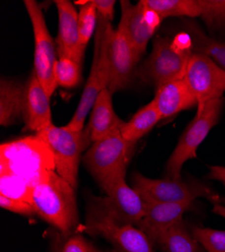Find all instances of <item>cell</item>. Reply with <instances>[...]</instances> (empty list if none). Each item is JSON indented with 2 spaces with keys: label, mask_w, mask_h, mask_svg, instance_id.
Segmentation results:
<instances>
[{
  "label": "cell",
  "mask_w": 225,
  "mask_h": 252,
  "mask_svg": "<svg viewBox=\"0 0 225 252\" xmlns=\"http://www.w3.org/2000/svg\"><path fill=\"white\" fill-rule=\"evenodd\" d=\"M75 191L56 171L48 172L32 191L35 215L63 235L77 232L79 213Z\"/></svg>",
  "instance_id": "1"
},
{
  "label": "cell",
  "mask_w": 225,
  "mask_h": 252,
  "mask_svg": "<svg viewBox=\"0 0 225 252\" xmlns=\"http://www.w3.org/2000/svg\"><path fill=\"white\" fill-rule=\"evenodd\" d=\"M193 53L192 38L185 31L174 36H158L151 55L135 70L134 76L156 88L182 79Z\"/></svg>",
  "instance_id": "2"
},
{
  "label": "cell",
  "mask_w": 225,
  "mask_h": 252,
  "mask_svg": "<svg viewBox=\"0 0 225 252\" xmlns=\"http://www.w3.org/2000/svg\"><path fill=\"white\" fill-rule=\"evenodd\" d=\"M56 171L52 151L37 135L3 142L0 148V176H9L32 189L48 172Z\"/></svg>",
  "instance_id": "3"
},
{
  "label": "cell",
  "mask_w": 225,
  "mask_h": 252,
  "mask_svg": "<svg viewBox=\"0 0 225 252\" xmlns=\"http://www.w3.org/2000/svg\"><path fill=\"white\" fill-rule=\"evenodd\" d=\"M114 32L111 22L98 14L94 55L89 77L77 110L66 125L72 130L80 131L85 128L86 117L90 110H92L98 95L104 89L108 88L110 81V46Z\"/></svg>",
  "instance_id": "4"
},
{
  "label": "cell",
  "mask_w": 225,
  "mask_h": 252,
  "mask_svg": "<svg viewBox=\"0 0 225 252\" xmlns=\"http://www.w3.org/2000/svg\"><path fill=\"white\" fill-rule=\"evenodd\" d=\"M104 198H94L88 210L87 221H108L118 226L136 225L145 215L141 196L121 176L101 188Z\"/></svg>",
  "instance_id": "5"
},
{
  "label": "cell",
  "mask_w": 225,
  "mask_h": 252,
  "mask_svg": "<svg viewBox=\"0 0 225 252\" xmlns=\"http://www.w3.org/2000/svg\"><path fill=\"white\" fill-rule=\"evenodd\" d=\"M132 188L145 201L159 203H194L198 198H205L213 205L224 200L212 189L196 179L171 180L150 179L139 173L132 176Z\"/></svg>",
  "instance_id": "6"
},
{
  "label": "cell",
  "mask_w": 225,
  "mask_h": 252,
  "mask_svg": "<svg viewBox=\"0 0 225 252\" xmlns=\"http://www.w3.org/2000/svg\"><path fill=\"white\" fill-rule=\"evenodd\" d=\"M52 151L56 163V172L76 190L78 187L79 163L82 153L88 149L92 139L87 126L76 131L67 126L58 127L54 124L36 133Z\"/></svg>",
  "instance_id": "7"
},
{
  "label": "cell",
  "mask_w": 225,
  "mask_h": 252,
  "mask_svg": "<svg viewBox=\"0 0 225 252\" xmlns=\"http://www.w3.org/2000/svg\"><path fill=\"white\" fill-rule=\"evenodd\" d=\"M223 105L224 98L222 97L207 102L202 109L197 110L196 116L183 131L173 154L167 161L165 171L167 179H182L184 163L197 158L198 148L219 121Z\"/></svg>",
  "instance_id": "8"
},
{
  "label": "cell",
  "mask_w": 225,
  "mask_h": 252,
  "mask_svg": "<svg viewBox=\"0 0 225 252\" xmlns=\"http://www.w3.org/2000/svg\"><path fill=\"white\" fill-rule=\"evenodd\" d=\"M135 143L126 140L121 132L92 142L84 156V162L101 188L127 175Z\"/></svg>",
  "instance_id": "9"
},
{
  "label": "cell",
  "mask_w": 225,
  "mask_h": 252,
  "mask_svg": "<svg viewBox=\"0 0 225 252\" xmlns=\"http://www.w3.org/2000/svg\"><path fill=\"white\" fill-rule=\"evenodd\" d=\"M24 4L30 16L34 36L33 71L51 97L57 86L55 67L58 62L56 41L47 27L42 8L34 0H25Z\"/></svg>",
  "instance_id": "10"
},
{
  "label": "cell",
  "mask_w": 225,
  "mask_h": 252,
  "mask_svg": "<svg viewBox=\"0 0 225 252\" xmlns=\"http://www.w3.org/2000/svg\"><path fill=\"white\" fill-rule=\"evenodd\" d=\"M183 79L198 102L197 110L225 92V70L203 54L193 53Z\"/></svg>",
  "instance_id": "11"
},
{
  "label": "cell",
  "mask_w": 225,
  "mask_h": 252,
  "mask_svg": "<svg viewBox=\"0 0 225 252\" xmlns=\"http://www.w3.org/2000/svg\"><path fill=\"white\" fill-rule=\"evenodd\" d=\"M163 19L200 17L211 32L225 31V0H142Z\"/></svg>",
  "instance_id": "12"
},
{
  "label": "cell",
  "mask_w": 225,
  "mask_h": 252,
  "mask_svg": "<svg viewBox=\"0 0 225 252\" xmlns=\"http://www.w3.org/2000/svg\"><path fill=\"white\" fill-rule=\"evenodd\" d=\"M120 22L125 25L137 63L147 52L151 38L160 28L163 18L154 9L148 7L142 0L136 4L121 0Z\"/></svg>",
  "instance_id": "13"
},
{
  "label": "cell",
  "mask_w": 225,
  "mask_h": 252,
  "mask_svg": "<svg viewBox=\"0 0 225 252\" xmlns=\"http://www.w3.org/2000/svg\"><path fill=\"white\" fill-rule=\"evenodd\" d=\"M85 231L90 235L105 238L119 252H157L151 238L134 225L118 226L108 221H87Z\"/></svg>",
  "instance_id": "14"
},
{
  "label": "cell",
  "mask_w": 225,
  "mask_h": 252,
  "mask_svg": "<svg viewBox=\"0 0 225 252\" xmlns=\"http://www.w3.org/2000/svg\"><path fill=\"white\" fill-rule=\"evenodd\" d=\"M137 61L125 25L121 22L114 32L110 46V81L108 90L111 94L125 89L134 76Z\"/></svg>",
  "instance_id": "15"
},
{
  "label": "cell",
  "mask_w": 225,
  "mask_h": 252,
  "mask_svg": "<svg viewBox=\"0 0 225 252\" xmlns=\"http://www.w3.org/2000/svg\"><path fill=\"white\" fill-rule=\"evenodd\" d=\"M145 215L135 225L156 242L165 232L183 220V216L194 203H159L145 201Z\"/></svg>",
  "instance_id": "16"
},
{
  "label": "cell",
  "mask_w": 225,
  "mask_h": 252,
  "mask_svg": "<svg viewBox=\"0 0 225 252\" xmlns=\"http://www.w3.org/2000/svg\"><path fill=\"white\" fill-rule=\"evenodd\" d=\"M55 5L59 16V32L55 40L58 56L72 59L82 65L85 51L80 44L77 10L69 0H56Z\"/></svg>",
  "instance_id": "17"
},
{
  "label": "cell",
  "mask_w": 225,
  "mask_h": 252,
  "mask_svg": "<svg viewBox=\"0 0 225 252\" xmlns=\"http://www.w3.org/2000/svg\"><path fill=\"white\" fill-rule=\"evenodd\" d=\"M50 96L32 70L26 83L23 120L25 130L38 133L52 125Z\"/></svg>",
  "instance_id": "18"
},
{
  "label": "cell",
  "mask_w": 225,
  "mask_h": 252,
  "mask_svg": "<svg viewBox=\"0 0 225 252\" xmlns=\"http://www.w3.org/2000/svg\"><path fill=\"white\" fill-rule=\"evenodd\" d=\"M154 101L161 119H169L182 111L198 106L196 98L183 78L158 87Z\"/></svg>",
  "instance_id": "19"
},
{
  "label": "cell",
  "mask_w": 225,
  "mask_h": 252,
  "mask_svg": "<svg viewBox=\"0 0 225 252\" xmlns=\"http://www.w3.org/2000/svg\"><path fill=\"white\" fill-rule=\"evenodd\" d=\"M125 124L126 122L120 119L114 111L112 94L107 88L104 89L98 95L93 105L87 125L92 142L120 132Z\"/></svg>",
  "instance_id": "20"
},
{
  "label": "cell",
  "mask_w": 225,
  "mask_h": 252,
  "mask_svg": "<svg viewBox=\"0 0 225 252\" xmlns=\"http://www.w3.org/2000/svg\"><path fill=\"white\" fill-rule=\"evenodd\" d=\"M26 84L1 78L0 82V124L9 126L23 119Z\"/></svg>",
  "instance_id": "21"
},
{
  "label": "cell",
  "mask_w": 225,
  "mask_h": 252,
  "mask_svg": "<svg viewBox=\"0 0 225 252\" xmlns=\"http://www.w3.org/2000/svg\"><path fill=\"white\" fill-rule=\"evenodd\" d=\"M155 245L161 252H208L194 238L184 220L161 235Z\"/></svg>",
  "instance_id": "22"
},
{
  "label": "cell",
  "mask_w": 225,
  "mask_h": 252,
  "mask_svg": "<svg viewBox=\"0 0 225 252\" xmlns=\"http://www.w3.org/2000/svg\"><path fill=\"white\" fill-rule=\"evenodd\" d=\"M183 26L185 32H187L192 38L194 53L209 57L219 67L225 70V41L207 35L191 19L185 18Z\"/></svg>",
  "instance_id": "23"
},
{
  "label": "cell",
  "mask_w": 225,
  "mask_h": 252,
  "mask_svg": "<svg viewBox=\"0 0 225 252\" xmlns=\"http://www.w3.org/2000/svg\"><path fill=\"white\" fill-rule=\"evenodd\" d=\"M161 120V116L157 108L156 102L152 100L146 106L141 107L121 128V135L126 140L136 142L147 135Z\"/></svg>",
  "instance_id": "24"
},
{
  "label": "cell",
  "mask_w": 225,
  "mask_h": 252,
  "mask_svg": "<svg viewBox=\"0 0 225 252\" xmlns=\"http://www.w3.org/2000/svg\"><path fill=\"white\" fill-rule=\"evenodd\" d=\"M80 3L81 7L78 13V27H79V36L80 44L84 51L93 34L96 32L98 26V12L93 4L92 0L90 1H77Z\"/></svg>",
  "instance_id": "25"
},
{
  "label": "cell",
  "mask_w": 225,
  "mask_h": 252,
  "mask_svg": "<svg viewBox=\"0 0 225 252\" xmlns=\"http://www.w3.org/2000/svg\"><path fill=\"white\" fill-rule=\"evenodd\" d=\"M82 65L69 58H59L55 67V79L57 86L64 88L77 87L81 80Z\"/></svg>",
  "instance_id": "26"
},
{
  "label": "cell",
  "mask_w": 225,
  "mask_h": 252,
  "mask_svg": "<svg viewBox=\"0 0 225 252\" xmlns=\"http://www.w3.org/2000/svg\"><path fill=\"white\" fill-rule=\"evenodd\" d=\"M91 244L78 232L63 235L55 229L51 236L49 252H89Z\"/></svg>",
  "instance_id": "27"
},
{
  "label": "cell",
  "mask_w": 225,
  "mask_h": 252,
  "mask_svg": "<svg viewBox=\"0 0 225 252\" xmlns=\"http://www.w3.org/2000/svg\"><path fill=\"white\" fill-rule=\"evenodd\" d=\"M194 238L208 252H225V230L205 227H192Z\"/></svg>",
  "instance_id": "28"
},
{
  "label": "cell",
  "mask_w": 225,
  "mask_h": 252,
  "mask_svg": "<svg viewBox=\"0 0 225 252\" xmlns=\"http://www.w3.org/2000/svg\"><path fill=\"white\" fill-rule=\"evenodd\" d=\"M0 206H1V208L7 210V211H11L16 214L26 216L35 215L34 209L31 204L24 201L10 199L3 195H0Z\"/></svg>",
  "instance_id": "29"
},
{
  "label": "cell",
  "mask_w": 225,
  "mask_h": 252,
  "mask_svg": "<svg viewBox=\"0 0 225 252\" xmlns=\"http://www.w3.org/2000/svg\"><path fill=\"white\" fill-rule=\"evenodd\" d=\"M92 2L95 5L98 14L111 22L114 15V5L116 3L114 0H92Z\"/></svg>",
  "instance_id": "30"
},
{
  "label": "cell",
  "mask_w": 225,
  "mask_h": 252,
  "mask_svg": "<svg viewBox=\"0 0 225 252\" xmlns=\"http://www.w3.org/2000/svg\"><path fill=\"white\" fill-rule=\"evenodd\" d=\"M209 171L210 172L207 176L209 180L218 181L225 186V166L209 165Z\"/></svg>",
  "instance_id": "31"
},
{
  "label": "cell",
  "mask_w": 225,
  "mask_h": 252,
  "mask_svg": "<svg viewBox=\"0 0 225 252\" xmlns=\"http://www.w3.org/2000/svg\"><path fill=\"white\" fill-rule=\"evenodd\" d=\"M212 212L216 215H219L223 218H225V206L222 204H216L213 205V209H212Z\"/></svg>",
  "instance_id": "32"
},
{
  "label": "cell",
  "mask_w": 225,
  "mask_h": 252,
  "mask_svg": "<svg viewBox=\"0 0 225 252\" xmlns=\"http://www.w3.org/2000/svg\"><path fill=\"white\" fill-rule=\"evenodd\" d=\"M89 252H98L92 245H91V247H90V250H89Z\"/></svg>",
  "instance_id": "33"
}]
</instances>
